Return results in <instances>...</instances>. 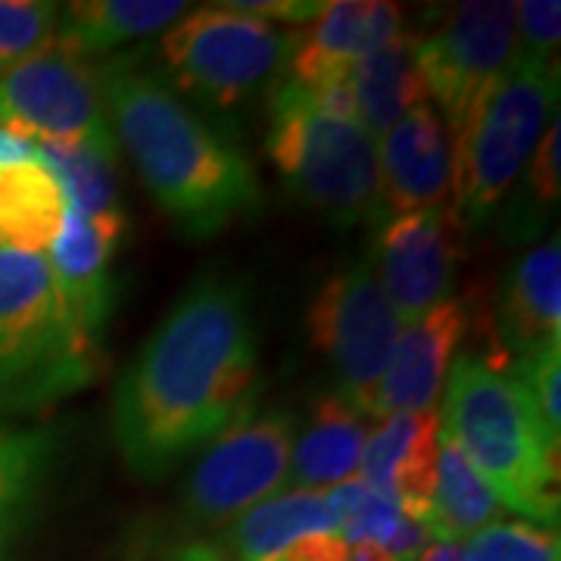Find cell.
Instances as JSON below:
<instances>
[{"mask_svg": "<svg viewBox=\"0 0 561 561\" xmlns=\"http://www.w3.org/2000/svg\"><path fill=\"white\" fill-rule=\"evenodd\" d=\"M260 375L250 300L238 280H194L122 375L113 434L125 465L162 478L247 412Z\"/></svg>", "mask_w": 561, "mask_h": 561, "instance_id": "obj_1", "label": "cell"}, {"mask_svg": "<svg viewBox=\"0 0 561 561\" xmlns=\"http://www.w3.org/2000/svg\"><path fill=\"white\" fill-rule=\"evenodd\" d=\"M110 125L162 213L209 238L260 206V181L234 144L219 138L165 81L131 60L101 66Z\"/></svg>", "mask_w": 561, "mask_h": 561, "instance_id": "obj_2", "label": "cell"}, {"mask_svg": "<svg viewBox=\"0 0 561 561\" xmlns=\"http://www.w3.org/2000/svg\"><path fill=\"white\" fill-rule=\"evenodd\" d=\"M440 431L490 483L502 505L540 524H559V446L518 378L465 353L443 383Z\"/></svg>", "mask_w": 561, "mask_h": 561, "instance_id": "obj_3", "label": "cell"}, {"mask_svg": "<svg viewBox=\"0 0 561 561\" xmlns=\"http://www.w3.org/2000/svg\"><path fill=\"white\" fill-rule=\"evenodd\" d=\"M268 157L287 187L328 221L346 228L383 216L375 140L356 119L328 113L297 81L272 91Z\"/></svg>", "mask_w": 561, "mask_h": 561, "instance_id": "obj_4", "label": "cell"}, {"mask_svg": "<svg viewBox=\"0 0 561 561\" xmlns=\"http://www.w3.org/2000/svg\"><path fill=\"white\" fill-rule=\"evenodd\" d=\"M98 343L62 316L41 253L0 247V405H38L94 378Z\"/></svg>", "mask_w": 561, "mask_h": 561, "instance_id": "obj_5", "label": "cell"}, {"mask_svg": "<svg viewBox=\"0 0 561 561\" xmlns=\"http://www.w3.org/2000/svg\"><path fill=\"white\" fill-rule=\"evenodd\" d=\"M559 66L518 57L453 140V213L468 228L490 219L556 119Z\"/></svg>", "mask_w": 561, "mask_h": 561, "instance_id": "obj_6", "label": "cell"}, {"mask_svg": "<svg viewBox=\"0 0 561 561\" xmlns=\"http://www.w3.org/2000/svg\"><path fill=\"white\" fill-rule=\"evenodd\" d=\"M290 50L294 35L225 3L184 13L160 41L165 72L181 91L216 106H234L268 88L287 69Z\"/></svg>", "mask_w": 561, "mask_h": 561, "instance_id": "obj_7", "label": "cell"}, {"mask_svg": "<svg viewBox=\"0 0 561 561\" xmlns=\"http://www.w3.org/2000/svg\"><path fill=\"white\" fill-rule=\"evenodd\" d=\"M306 324L312 346L337 378V397L375 419V390L400 341L402 321L387 300L371 260L350 262L324 280Z\"/></svg>", "mask_w": 561, "mask_h": 561, "instance_id": "obj_8", "label": "cell"}, {"mask_svg": "<svg viewBox=\"0 0 561 561\" xmlns=\"http://www.w3.org/2000/svg\"><path fill=\"white\" fill-rule=\"evenodd\" d=\"M415 57L427 98L440 103L456 140L518 60L515 3H456L434 32L415 38Z\"/></svg>", "mask_w": 561, "mask_h": 561, "instance_id": "obj_9", "label": "cell"}, {"mask_svg": "<svg viewBox=\"0 0 561 561\" xmlns=\"http://www.w3.org/2000/svg\"><path fill=\"white\" fill-rule=\"evenodd\" d=\"M0 128L35 147L113 138L101 66L54 44L0 69Z\"/></svg>", "mask_w": 561, "mask_h": 561, "instance_id": "obj_10", "label": "cell"}, {"mask_svg": "<svg viewBox=\"0 0 561 561\" xmlns=\"http://www.w3.org/2000/svg\"><path fill=\"white\" fill-rule=\"evenodd\" d=\"M297 424L284 412H243L206 446L187 483V508L201 522H228L278 496L290 474Z\"/></svg>", "mask_w": 561, "mask_h": 561, "instance_id": "obj_11", "label": "cell"}, {"mask_svg": "<svg viewBox=\"0 0 561 561\" xmlns=\"http://www.w3.org/2000/svg\"><path fill=\"white\" fill-rule=\"evenodd\" d=\"M465 260V225L453 206L393 216L378 231L371 265L402 324L449 300Z\"/></svg>", "mask_w": 561, "mask_h": 561, "instance_id": "obj_12", "label": "cell"}, {"mask_svg": "<svg viewBox=\"0 0 561 561\" xmlns=\"http://www.w3.org/2000/svg\"><path fill=\"white\" fill-rule=\"evenodd\" d=\"M402 35V10L381 0H331L319 20L302 35H294L290 76L306 91L321 94L346 84L356 62L371 57Z\"/></svg>", "mask_w": 561, "mask_h": 561, "instance_id": "obj_13", "label": "cell"}, {"mask_svg": "<svg viewBox=\"0 0 561 561\" xmlns=\"http://www.w3.org/2000/svg\"><path fill=\"white\" fill-rule=\"evenodd\" d=\"M122 209L103 216L66 213L60 234L50 243V272L57 280L62 316L84 341L98 343V334L113 309V256L125 234Z\"/></svg>", "mask_w": 561, "mask_h": 561, "instance_id": "obj_14", "label": "cell"}, {"mask_svg": "<svg viewBox=\"0 0 561 561\" xmlns=\"http://www.w3.org/2000/svg\"><path fill=\"white\" fill-rule=\"evenodd\" d=\"M468 328L471 312L459 300L440 302L427 316L405 324L375 390V419L431 412Z\"/></svg>", "mask_w": 561, "mask_h": 561, "instance_id": "obj_15", "label": "cell"}, {"mask_svg": "<svg viewBox=\"0 0 561 561\" xmlns=\"http://www.w3.org/2000/svg\"><path fill=\"white\" fill-rule=\"evenodd\" d=\"M375 147L387 213L437 209L453 197V135L431 103L405 113Z\"/></svg>", "mask_w": 561, "mask_h": 561, "instance_id": "obj_16", "label": "cell"}, {"mask_svg": "<svg viewBox=\"0 0 561 561\" xmlns=\"http://www.w3.org/2000/svg\"><path fill=\"white\" fill-rule=\"evenodd\" d=\"M490 356L496 368H512L549 343H561V241L537 243L508 272L493 321Z\"/></svg>", "mask_w": 561, "mask_h": 561, "instance_id": "obj_17", "label": "cell"}, {"mask_svg": "<svg viewBox=\"0 0 561 561\" xmlns=\"http://www.w3.org/2000/svg\"><path fill=\"white\" fill-rule=\"evenodd\" d=\"M440 456V419L437 412H412L378 421L362 449V483L383 493L402 508L405 518H427Z\"/></svg>", "mask_w": 561, "mask_h": 561, "instance_id": "obj_18", "label": "cell"}, {"mask_svg": "<svg viewBox=\"0 0 561 561\" xmlns=\"http://www.w3.org/2000/svg\"><path fill=\"white\" fill-rule=\"evenodd\" d=\"M371 421L375 419H368L362 409L337 393L321 397L294 443L287 483H300L302 490H319L353 481L368 434L375 431L368 427Z\"/></svg>", "mask_w": 561, "mask_h": 561, "instance_id": "obj_19", "label": "cell"}, {"mask_svg": "<svg viewBox=\"0 0 561 561\" xmlns=\"http://www.w3.org/2000/svg\"><path fill=\"white\" fill-rule=\"evenodd\" d=\"M346 88L362 131L371 140L387 135L405 113L427 103V84L415 57V35H400L356 62Z\"/></svg>", "mask_w": 561, "mask_h": 561, "instance_id": "obj_20", "label": "cell"}, {"mask_svg": "<svg viewBox=\"0 0 561 561\" xmlns=\"http://www.w3.org/2000/svg\"><path fill=\"white\" fill-rule=\"evenodd\" d=\"M69 203L54 172L35 160L0 165V247L41 253L60 234Z\"/></svg>", "mask_w": 561, "mask_h": 561, "instance_id": "obj_21", "label": "cell"}, {"mask_svg": "<svg viewBox=\"0 0 561 561\" xmlns=\"http://www.w3.org/2000/svg\"><path fill=\"white\" fill-rule=\"evenodd\" d=\"M191 7L175 0H79L66 3L60 13L57 47L88 57L113 50L125 41L147 38L179 22Z\"/></svg>", "mask_w": 561, "mask_h": 561, "instance_id": "obj_22", "label": "cell"}, {"mask_svg": "<svg viewBox=\"0 0 561 561\" xmlns=\"http://www.w3.org/2000/svg\"><path fill=\"white\" fill-rule=\"evenodd\" d=\"M309 534H337V512L324 490H287L243 512L231 549L241 561H265Z\"/></svg>", "mask_w": 561, "mask_h": 561, "instance_id": "obj_23", "label": "cell"}, {"mask_svg": "<svg viewBox=\"0 0 561 561\" xmlns=\"http://www.w3.org/2000/svg\"><path fill=\"white\" fill-rule=\"evenodd\" d=\"M505 505L490 490V483L468 465L459 449L449 440H440L437 456V483L424 527L434 542H459L471 540L483 527L496 524L505 515Z\"/></svg>", "mask_w": 561, "mask_h": 561, "instance_id": "obj_24", "label": "cell"}, {"mask_svg": "<svg viewBox=\"0 0 561 561\" xmlns=\"http://www.w3.org/2000/svg\"><path fill=\"white\" fill-rule=\"evenodd\" d=\"M38 160L60 181L69 213L103 216L119 206V165L116 140H66V144H38Z\"/></svg>", "mask_w": 561, "mask_h": 561, "instance_id": "obj_25", "label": "cell"}, {"mask_svg": "<svg viewBox=\"0 0 561 561\" xmlns=\"http://www.w3.org/2000/svg\"><path fill=\"white\" fill-rule=\"evenodd\" d=\"M328 500L337 512V534L346 546H387L405 522L402 508L362 481L337 483Z\"/></svg>", "mask_w": 561, "mask_h": 561, "instance_id": "obj_26", "label": "cell"}, {"mask_svg": "<svg viewBox=\"0 0 561 561\" xmlns=\"http://www.w3.org/2000/svg\"><path fill=\"white\" fill-rule=\"evenodd\" d=\"M60 7L41 0H0V69L44 54L57 44Z\"/></svg>", "mask_w": 561, "mask_h": 561, "instance_id": "obj_27", "label": "cell"}, {"mask_svg": "<svg viewBox=\"0 0 561 561\" xmlns=\"http://www.w3.org/2000/svg\"><path fill=\"white\" fill-rule=\"evenodd\" d=\"M465 561H559V537L537 524H490L461 546Z\"/></svg>", "mask_w": 561, "mask_h": 561, "instance_id": "obj_28", "label": "cell"}, {"mask_svg": "<svg viewBox=\"0 0 561 561\" xmlns=\"http://www.w3.org/2000/svg\"><path fill=\"white\" fill-rule=\"evenodd\" d=\"M50 443L44 434L0 431V500L22 502L47 465Z\"/></svg>", "mask_w": 561, "mask_h": 561, "instance_id": "obj_29", "label": "cell"}, {"mask_svg": "<svg viewBox=\"0 0 561 561\" xmlns=\"http://www.w3.org/2000/svg\"><path fill=\"white\" fill-rule=\"evenodd\" d=\"M518 383L524 387V393L530 397L537 415L542 424L559 437L561 434V402H559V387H561V343H549L537 350L534 356H527L518 365L508 368Z\"/></svg>", "mask_w": 561, "mask_h": 561, "instance_id": "obj_30", "label": "cell"}, {"mask_svg": "<svg viewBox=\"0 0 561 561\" xmlns=\"http://www.w3.org/2000/svg\"><path fill=\"white\" fill-rule=\"evenodd\" d=\"M515 35H518V57L559 66V0H524V3H515Z\"/></svg>", "mask_w": 561, "mask_h": 561, "instance_id": "obj_31", "label": "cell"}, {"mask_svg": "<svg viewBox=\"0 0 561 561\" xmlns=\"http://www.w3.org/2000/svg\"><path fill=\"white\" fill-rule=\"evenodd\" d=\"M527 187L540 206H552L561 194V157H559V116L549 122L534 157L527 162Z\"/></svg>", "mask_w": 561, "mask_h": 561, "instance_id": "obj_32", "label": "cell"}, {"mask_svg": "<svg viewBox=\"0 0 561 561\" xmlns=\"http://www.w3.org/2000/svg\"><path fill=\"white\" fill-rule=\"evenodd\" d=\"M225 7L265 22H316L321 10H324L321 0H234V3H225Z\"/></svg>", "mask_w": 561, "mask_h": 561, "instance_id": "obj_33", "label": "cell"}, {"mask_svg": "<svg viewBox=\"0 0 561 561\" xmlns=\"http://www.w3.org/2000/svg\"><path fill=\"white\" fill-rule=\"evenodd\" d=\"M265 561H350V546L341 534H309Z\"/></svg>", "mask_w": 561, "mask_h": 561, "instance_id": "obj_34", "label": "cell"}, {"mask_svg": "<svg viewBox=\"0 0 561 561\" xmlns=\"http://www.w3.org/2000/svg\"><path fill=\"white\" fill-rule=\"evenodd\" d=\"M38 157V147L32 140H22L16 135H10L7 128H0V165L7 162H22L35 160Z\"/></svg>", "mask_w": 561, "mask_h": 561, "instance_id": "obj_35", "label": "cell"}, {"mask_svg": "<svg viewBox=\"0 0 561 561\" xmlns=\"http://www.w3.org/2000/svg\"><path fill=\"white\" fill-rule=\"evenodd\" d=\"M419 561H465V559H461V546H453V542H431V546L421 552Z\"/></svg>", "mask_w": 561, "mask_h": 561, "instance_id": "obj_36", "label": "cell"}, {"mask_svg": "<svg viewBox=\"0 0 561 561\" xmlns=\"http://www.w3.org/2000/svg\"><path fill=\"white\" fill-rule=\"evenodd\" d=\"M16 508H20V502L0 500V549H3V540H7V530H10V522H13Z\"/></svg>", "mask_w": 561, "mask_h": 561, "instance_id": "obj_37", "label": "cell"}, {"mask_svg": "<svg viewBox=\"0 0 561 561\" xmlns=\"http://www.w3.org/2000/svg\"><path fill=\"white\" fill-rule=\"evenodd\" d=\"M216 559V549H209V546H187L184 552L175 556V561H213Z\"/></svg>", "mask_w": 561, "mask_h": 561, "instance_id": "obj_38", "label": "cell"}, {"mask_svg": "<svg viewBox=\"0 0 561 561\" xmlns=\"http://www.w3.org/2000/svg\"><path fill=\"white\" fill-rule=\"evenodd\" d=\"M213 561H225V559H221V556H219V552H216V559H213Z\"/></svg>", "mask_w": 561, "mask_h": 561, "instance_id": "obj_39", "label": "cell"}]
</instances>
